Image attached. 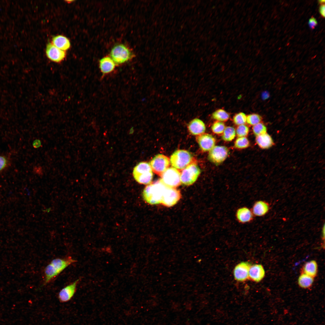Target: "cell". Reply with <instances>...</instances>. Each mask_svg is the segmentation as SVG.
I'll return each instance as SVG.
<instances>
[{"instance_id":"obj_1","label":"cell","mask_w":325,"mask_h":325,"mask_svg":"<svg viewBox=\"0 0 325 325\" xmlns=\"http://www.w3.org/2000/svg\"><path fill=\"white\" fill-rule=\"evenodd\" d=\"M76 261L69 256L64 258H56L52 260L44 269V284H46L57 277L67 267Z\"/></svg>"},{"instance_id":"obj_2","label":"cell","mask_w":325,"mask_h":325,"mask_svg":"<svg viewBox=\"0 0 325 325\" xmlns=\"http://www.w3.org/2000/svg\"><path fill=\"white\" fill-rule=\"evenodd\" d=\"M167 187L160 180L150 184L147 186L143 191L142 195L144 200L151 205L161 203Z\"/></svg>"},{"instance_id":"obj_3","label":"cell","mask_w":325,"mask_h":325,"mask_svg":"<svg viewBox=\"0 0 325 325\" xmlns=\"http://www.w3.org/2000/svg\"><path fill=\"white\" fill-rule=\"evenodd\" d=\"M133 175L137 182L144 184H150L153 176L150 164L145 162H139L134 167Z\"/></svg>"},{"instance_id":"obj_4","label":"cell","mask_w":325,"mask_h":325,"mask_svg":"<svg viewBox=\"0 0 325 325\" xmlns=\"http://www.w3.org/2000/svg\"><path fill=\"white\" fill-rule=\"evenodd\" d=\"M192 159L193 156L189 151L184 150H178L171 155L170 161L174 168L181 170L189 165Z\"/></svg>"},{"instance_id":"obj_5","label":"cell","mask_w":325,"mask_h":325,"mask_svg":"<svg viewBox=\"0 0 325 325\" xmlns=\"http://www.w3.org/2000/svg\"><path fill=\"white\" fill-rule=\"evenodd\" d=\"M133 56L130 49L125 45L119 44L111 49L110 57L116 65L122 64L129 60Z\"/></svg>"},{"instance_id":"obj_6","label":"cell","mask_w":325,"mask_h":325,"mask_svg":"<svg viewBox=\"0 0 325 325\" xmlns=\"http://www.w3.org/2000/svg\"><path fill=\"white\" fill-rule=\"evenodd\" d=\"M200 173V169L197 164H190L181 172V182L185 185H191L197 180Z\"/></svg>"},{"instance_id":"obj_7","label":"cell","mask_w":325,"mask_h":325,"mask_svg":"<svg viewBox=\"0 0 325 325\" xmlns=\"http://www.w3.org/2000/svg\"><path fill=\"white\" fill-rule=\"evenodd\" d=\"M180 172L176 169L171 167L168 168L161 175L160 180L166 186L175 188L181 183Z\"/></svg>"},{"instance_id":"obj_8","label":"cell","mask_w":325,"mask_h":325,"mask_svg":"<svg viewBox=\"0 0 325 325\" xmlns=\"http://www.w3.org/2000/svg\"><path fill=\"white\" fill-rule=\"evenodd\" d=\"M152 171L156 175L161 176L168 168L170 165V159L162 154L156 155L149 163Z\"/></svg>"},{"instance_id":"obj_9","label":"cell","mask_w":325,"mask_h":325,"mask_svg":"<svg viewBox=\"0 0 325 325\" xmlns=\"http://www.w3.org/2000/svg\"><path fill=\"white\" fill-rule=\"evenodd\" d=\"M229 151L222 146H215L209 152L208 158L210 161L216 165L224 161L227 158Z\"/></svg>"},{"instance_id":"obj_10","label":"cell","mask_w":325,"mask_h":325,"mask_svg":"<svg viewBox=\"0 0 325 325\" xmlns=\"http://www.w3.org/2000/svg\"><path fill=\"white\" fill-rule=\"evenodd\" d=\"M181 197L179 190L175 188L167 187L163 195L161 204L167 207L175 204Z\"/></svg>"},{"instance_id":"obj_11","label":"cell","mask_w":325,"mask_h":325,"mask_svg":"<svg viewBox=\"0 0 325 325\" xmlns=\"http://www.w3.org/2000/svg\"><path fill=\"white\" fill-rule=\"evenodd\" d=\"M196 140L200 149L203 152L209 151L215 146L216 142L215 138L207 133L197 135Z\"/></svg>"},{"instance_id":"obj_12","label":"cell","mask_w":325,"mask_h":325,"mask_svg":"<svg viewBox=\"0 0 325 325\" xmlns=\"http://www.w3.org/2000/svg\"><path fill=\"white\" fill-rule=\"evenodd\" d=\"M251 265L248 262H242L237 265L234 270L235 279L240 282L246 280L249 278V269Z\"/></svg>"},{"instance_id":"obj_13","label":"cell","mask_w":325,"mask_h":325,"mask_svg":"<svg viewBox=\"0 0 325 325\" xmlns=\"http://www.w3.org/2000/svg\"><path fill=\"white\" fill-rule=\"evenodd\" d=\"M79 280V279L76 280L60 290L58 294V298L60 302H66L71 299L76 292L77 285Z\"/></svg>"},{"instance_id":"obj_14","label":"cell","mask_w":325,"mask_h":325,"mask_svg":"<svg viewBox=\"0 0 325 325\" xmlns=\"http://www.w3.org/2000/svg\"><path fill=\"white\" fill-rule=\"evenodd\" d=\"M46 52L48 58L56 63L61 61L66 56L65 52L64 51L58 48L51 43L47 45Z\"/></svg>"},{"instance_id":"obj_15","label":"cell","mask_w":325,"mask_h":325,"mask_svg":"<svg viewBox=\"0 0 325 325\" xmlns=\"http://www.w3.org/2000/svg\"><path fill=\"white\" fill-rule=\"evenodd\" d=\"M254 216L251 209L246 206L238 208L235 213L237 220L242 224H246L252 221Z\"/></svg>"},{"instance_id":"obj_16","label":"cell","mask_w":325,"mask_h":325,"mask_svg":"<svg viewBox=\"0 0 325 325\" xmlns=\"http://www.w3.org/2000/svg\"><path fill=\"white\" fill-rule=\"evenodd\" d=\"M187 127L189 132L193 135H198L203 134L206 129L204 122L198 118H195L191 121Z\"/></svg>"},{"instance_id":"obj_17","label":"cell","mask_w":325,"mask_h":325,"mask_svg":"<svg viewBox=\"0 0 325 325\" xmlns=\"http://www.w3.org/2000/svg\"><path fill=\"white\" fill-rule=\"evenodd\" d=\"M265 274V270L261 265L254 264L250 267L249 277L252 281L258 282L264 278Z\"/></svg>"},{"instance_id":"obj_18","label":"cell","mask_w":325,"mask_h":325,"mask_svg":"<svg viewBox=\"0 0 325 325\" xmlns=\"http://www.w3.org/2000/svg\"><path fill=\"white\" fill-rule=\"evenodd\" d=\"M116 64L110 57L106 56L100 60L99 67L104 76L112 72L114 70Z\"/></svg>"},{"instance_id":"obj_19","label":"cell","mask_w":325,"mask_h":325,"mask_svg":"<svg viewBox=\"0 0 325 325\" xmlns=\"http://www.w3.org/2000/svg\"><path fill=\"white\" fill-rule=\"evenodd\" d=\"M251 209L254 216L261 217L267 213L269 209V206L265 201L258 200L254 203Z\"/></svg>"},{"instance_id":"obj_20","label":"cell","mask_w":325,"mask_h":325,"mask_svg":"<svg viewBox=\"0 0 325 325\" xmlns=\"http://www.w3.org/2000/svg\"><path fill=\"white\" fill-rule=\"evenodd\" d=\"M255 141L258 146L264 149H268L274 144L272 137L267 132L256 136Z\"/></svg>"},{"instance_id":"obj_21","label":"cell","mask_w":325,"mask_h":325,"mask_svg":"<svg viewBox=\"0 0 325 325\" xmlns=\"http://www.w3.org/2000/svg\"><path fill=\"white\" fill-rule=\"evenodd\" d=\"M52 41L53 45L63 51L68 49L70 47V44L69 40L63 36L58 35L54 37Z\"/></svg>"},{"instance_id":"obj_22","label":"cell","mask_w":325,"mask_h":325,"mask_svg":"<svg viewBox=\"0 0 325 325\" xmlns=\"http://www.w3.org/2000/svg\"><path fill=\"white\" fill-rule=\"evenodd\" d=\"M317 264L314 260L306 263L303 268V273L313 277H315L317 273Z\"/></svg>"},{"instance_id":"obj_23","label":"cell","mask_w":325,"mask_h":325,"mask_svg":"<svg viewBox=\"0 0 325 325\" xmlns=\"http://www.w3.org/2000/svg\"><path fill=\"white\" fill-rule=\"evenodd\" d=\"M314 282V278L302 273L298 279L299 286L304 289L310 288L312 286Z\"/></svg>"},{"instance_id":"obj_24","label":"cell","mask_w":325,"mask_h":325,"mask_svg":"<svg viewBox=\"0 0 325 325\" xmlns=\"http://www.w3.org/2000/svg\"><path fill=\"white\" fill-rule=\"evenodd\" d=\"M230 117L229 113L222 109H218L212 114V117L213 119L223 122L228 121Z\"/></svg>"},{"instance_id":"obj_25","label":"cell","mask_w":325,"mask_h":325,"mask_svg":"<svg viewBox=\"0 0 325 325\" xmlns=\"http://www.w3.org/2000/svg\"><path fill=\"white\" fill-rule=\"evenodd\" d=\"M236 135V130L233 127L227 126L222 134V138L225 141H231L234 138Z\"/></svg>"},{"instance_id":"obj_26","label":"cell","mask_w":325,"mask_h":325,"mask_svg":"<svg viewBox=\"0 0 325 325\" xmlns=\"http://www.w3.org/2000/svg\"><path fill=\"white\" fill-rule=\"evenodd\" d=\"M249 145V142L246 137H238L234 143L235 147L239 149L246 148Z\"/></svg>"},{"instance_id":"obj_27","label":"cell","mask_w":325,"mask_h":325,"mask_svg":"<svg viewBox=\"0 0 325 325\" xmlns=\"http://www.w3.org/2000/svg\"><path fill=\"white\" fill-rule=\"evenodd\" d=\"M262 120L261 116L257 113L251 114L246 117V122L253 126L261 122Z\"/></svg>"},{"instance_id":"obj_28","label":"cell","mask_w":325,"mask_h":325,"mask_svg":"<svg viewBox=\"0 0 325 325\" xmlns=\"http://www.w3.org/2000/svg\"><path fill=\"white\" fill-rule=\"evenodd\" d=\"M225 128V126L223 122L216 121L212 124L211 129L214 133L221 134H222Z\"/></svg>"},{"instance_id":"obj_29","label":"cell","mask_w":325,"mask_h":325,"mask_svg":"<svg viewBox=\"0 0 325 325\" xmlns=\"http://www.w3.org/2000/svg\"><path fill=\"white\" fill-rule=\"evenodd\" d=\"M246 115L243 112L235 114L233 117L234 123L238 125L245 124L246 122Z\"/></svg>"},{"instance_id":"obj_30","label":"cell","mask_w":325,"mask_h":325,"mask_svg":"<svg viewBox=\"0 0 325 325\" xmlns=\"http://www.w3.org/2000/svg\"><path fill=\"white\" fill-rule=\"evenodd\" d=\"M252 131L256 136L267 133V128L263 123L261 122L253 126Z\"/></svg>"},{"instance_id":"obj_31","label":"cell","mask_w":325,"mask_h":325,"mask_svg":"<svg viewBox=\"0 0 325 325\" xmlns=\"http://www.w3.org/2000/svg\"><path fill=\"white\" fill-rule=\"evenodd\" d=\"M249 132V127L245 124L238 125L236 130L238 137H246Z\"/></svg>"},{"instance_id":"obj_32","label":"cell","mask_w":325,"mask_h":325,"mask_svg":"<svg viewBox=\"0 0 325 325\" xmlns=\"http://www.w3.org/2000/svg\"><path fill=\"white\" fill-rule=\"evenodd\" d=\"M308 25L311 29H314L317 26V22L316 19L314 17L310 18L308 21Z\"/></svg>"},{"instance_id":"obj_33","label":"cell","mask_w":325,"mask_h":325,"mask_svg":"<svg viewBox=\"0 0 325 325\" xmlns=\"http://www.w3.org/2000/svg\"><path fill=\"white\" fill-rule=\"evenodd\" d=\"M7 160L5 157L0 156V171L5 167L7 165Z\"/></svg>"},{"instance_id":"obj_34","label":"cell","mask_w":325,"mask_h":325,"mask_svg":"<svg viewBox=\"0 0 325 325\" xmlns=\"http://www.w3.org/2000/svg\"><path fill=\"white\" fill-rule=\"evenodd\" d=\"M319 11L320 15L323 17H325V4H321L319 7Z\"/></svg>"},{"instance_id":"obj_35","label":"cell","mask_w":325,"mask_h":325,"mask_svg":"<svg viewBox=\"0 0 325 325\" xmlns=\"http://www.w3.org/2000/svg\"><path fill=\"white\" fill-rule=\"evenodd\" d=\"M32 145L34 148L39 147L41 146V141L39 139H36L33 141Z\"/></svg>"},{"instance_id":"obj_36","label":"cell","mask_w":325,"mask_h":325,"mask_svg":"<svg viewBox=\"0 0 325 325\" xmlns=\"http://www.w3.org/2000/svg\"><path fill=\"white\" fill-rule=\"evenodd\" d=\"M33 170L36 174L39 175H41L43 174L42 168L40 166L35 167Z\"/></svg>"},{"instance_id":"obj_37","label":"cell","mask_w":325,"mask_h":325,"mask_svg":"<svg viewBox=\"0 0 325 325\" xmlns=\"http://www.w3.org/2000/svg\"><path fill=\"white\" fill-rule=\"evenodd\" d=\"M269 96V94L267 92H265L262 94V98L264 99H267L268 98Z\"/></svg>"},{"instance_id":"obj_38","label":"cell","mask_w":325,"mask_h":325,"mask_svg":"<svg viewBox=\"0 0 325 325\" xmlns=\"http://www.w3.org/2000/svg\"><path fill=\"white\" fill-rule=\"evenodd\" d=\"M318 1L319 2L320 4V5L325 4V1L324 0H319Z\"/></svg>"}]
</instances>
